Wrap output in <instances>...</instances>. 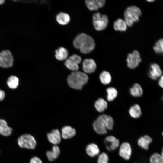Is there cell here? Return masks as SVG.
Instances as JSON below:
<instances>
[{
  "instance_id": "cell-1",
  "label": "cell",
  "mask_w": 163,
  "mask_h": 163,
  "mask_svg": "<svg viewBox=\"0 0 163 163\" xmlns=\"http://www.w3.org/2000/svg\"><path fill=\"white\" fill-rule=\"evenodd\" d=\"M73 45L75 48L79 50L82 53L87 54L94 49L95 43L91 37L85 33H81L75 37Z\"/></svg>"
},
{
  "instance_id": "cell-2",
  "label": "cell",
  "mask_w": 163,
  "mask_h": 163,
  "mask_svg": "<svg viewBox=\"0 0 163 163\" xmlns=\"http://www.w3.org/2000/svg\"><path fill=\"white\" fill-rule=\"evenodd\" d=\"M114 121L110 116L102 114L99 116L93 123V128L97 134H105L107 129L111 130L113 128Z\"/></svg>"
},
{
  "instance_id": "cell-3",
  "label": "cell",
  "mask_w": 163,
  "mask_h": 163,
  "mask_svg": "<svg viewBox=\"0 0 163 163\" xmlns=\"http://www.w3.org/2000/svg\"><path fill=\"white\" fill-rule=\"evenodd\" d=\"M88 79L85 73L79 71H74L68 77L67 83L71 88L77 90L81 89Z\"/></svg>"
},
{
  "instance_id": "cell-4",
  "label": "cell",
  "mask_w": 163,
  "mask_h": 163,
  "mask_svg": "<svg viewBox=\"0 0 163 163\" xmlns=\"http://www.w3.org/2000/svg\"><path fill=\"white\" fill-rule=\"evenodd\" d=\"M142 14L140 9L135 6L127 7L124 13V21L127 26H132L135 22H138Z\"/></svg>"
},
{
  "instance_id": "cell-5",
  "label": "cell",
  "mask_w": 163,
  "mask_h": 163,
  "mask_svg": "<svg viewBox=\"0 0 163 163\" xmlns=\"http://www.w3.org/2000/svg\"><path fill=\"white\" fill-rule=\"evenodd\" d=\"M92 21L94 28L97 31H101L105 29L109 22L108 17L106 15H101L99 12L94 14Z\"/></svg>"
},
{
  "instance_id": "cell-6",
  "label": "cell",
  "mask_w": 163,
  "mask_h": 163,
  "mask_svg": "<svg viewBox=\"0 0 163 163\" xmlns=\"http://www.w3.org/2000/svg\"><path fill=\"white\" fill-rule=\"evenodd\" d=\"M18 143L20 147L30 149H34L36 145L35 138L29 134H25L20 136L18 139Z\"/></svg>"
},
{
  "instance_id": "cell-7",
  "label": "cell",
  "mask_w": 163,
  "mask_h": 163,
  "mask_svg": "<svg viewBox=\"0 0 163 163\" xmlns=\"http://www.w3.org/2000/svg\"><path fill=\"white\" fill-rule=\"evenodd\" d=\"M14 59L11 52L8 50H5L0 52V66L3 68L11 67Z\"/></svg>"
},
{
  "instance_id": "cell-8",
  "label": "cell",
  "mask_w": 163,
  "mask_h": 163,
  "mask_svg": "<svg viewBox=\"0 0 163 163\" xmlns=\"http://www.w3.org/2000/svg\"><path fill=\"white\" fill-rule=\"evenodd\" d=\"M82 61V58L79 55H73L66 60L65 66L69 70L74 71H78L79 67L78 64Z\"/></svg>"
},
{
  "instance_id": "cell-9",
  "label": "cell",
  "mask_w": 163,
  "mask_h": 163,
  "mask_svg": "<svg viewBox=\"0 0 163 163\" xmlns=\"http://www.w3.org/2000/svg\"><path fill=\"white\" fill-rule=\"evenodd\" d=\"M126 60L127 66L129 68L133 69L136 68L141 61L139 52L135 50L132 53H129L127 56Z\"/></svg>"
},
{
  "instance_id": "cell-10",
  "label": "cell",
  "mask_w": 163,
  "mask_h": 163,
  "mask_svg": "<svg viewBox=\"0 0 163 163\" xmlns=\"http://www.w3.org/2000/svg\"><path fill=\"white\" fill-rule=\"evenodd\" d=\"M162 73L159 65L156 63H153L150 66L148 75L152 79L155 80L161 76Z\"/></svg>"
},
{
  "instance_id": "cell-11",
  "label": "cell",
  "mask_w": 163,
  "mask_h": 163,
  "mask_svg": "<svg viewBox=\"0 0 163 163\" xmlns=\"http://www.w3.org/2000/svg\"><path fill=\"white\" fill-rule=\"evenodd\" d=\"M132 153V149L130 144L128 142H124L120 146L119 154L120 156L124 159H130Z\"/></svg>"
},
{
  "instance_id": "cell-12",
  "label": "cell",
  "mask_w": 163,
  "mask_h": 163,
  "mask_svg": "<svg viewBox=\"0 0 163 163\" xmlns=\"http://www.w3.org/2000/svg\"><path fill=\"white\" fill-rule=\"evenodd\" d=\"M104 142L107 149L110 151L115 150L120 145L119 140L113 136H107L104 139Z\"/></svg>"
},
{
  "instance_id": "cell-13",
  "label": "cell",
  "mask_w": 163,
  "mask_h": 163,
  "mask_svg": "<svg viewBox=\"0 0 163 163\" xmlns=\"http://www.w3.org/2000/svg\"><path fill=\"white\" fill-rule=\"evenodd\" d=\"M97 66L95 61L91 59H85L82 63V69L86 73L94 72L96 69Z\"/></svg>"
},
{
  "instance_id": "cell-14",
  "label": "cell",
  "mask_w": 163,
  "mask_h": 163,
  "mask_svg": "<svg viewBox=\"0 0 163 163\" xmlns=\"http://www.w3.org/2000/svg\"><path fill=\"white\" fill-rule=\"evenodd\" d=\"M105 0H86V5L88 8L91 10H97L105 5Z\"/></svg>"
},
{
  "instance_id": "cell-15",
  "label": "cell",
  "mask_w": 163,
  "mask_h": 163,
  "mask_svg": "<svg viewBox=\"0 0 163 163\" xmlns=\"http://www.w3.org/2000/svg\"><path fill=\"white\" fill-rule=\"evenodd\" d=\"M48 140L51 143L56 145L59 144L61 139V135L59 131L57 129L53 130L47 134Z\"/></svg>"
},
{
  "instance_id": "cell-16",
  "label": "cell",
  "mask_w": 163,
  "mask_h": 163,
  "mask_svg": "<svg viewBox=\"0 0 163 163\" xmlns=\"http://www.w3.org/2000/svg\"><path fill=\"white\" fill-rule=\"evenodd\" d=\"M152 139L151 137L147 135H145L140 137L138 140L137 143L142 148L148 150L149 145L152 143Z\"/></svg>"
},
{
  "instance_id": "cell-17",
  "label": "cell",
  "mask_w": 163,
  "mask_h": 163,
  "mask_svg": "<svg viewBox=\"0 0 163 163\" xmlns=\"http://www.w3.org/2000/svg\"><path fill=\"white\" fill-rule=\"evenodd\" d=\"M12 128L9 127L6 121L0 119V134L5 136H8L11 133Z\"/></svg>"
},
{
  "instance_id": "cell-18",
  "label": "cell",
  "mask_w": 163,
  "mask_h": 163,
  "mask_svg": "<svg viewBox=\"0 0 163 163\" xmlns=\"http://www.w3.org/2000/svg\"><path fill=\"white\" fill-rule=\"evenodd\" d=\"M76 134L75 129L69 126L64 127L62 129L61 135L65 139L71 138Z\"/></svg>"
},
{
  "instance_id": "cell-19",
  "label": "cell",
  "mask_w": 163,
  "mask_h": 163,
  "mask_svg": "<svg viewBox=\"0 0 163 163\" xmlns=\"http://www.w3.org/2000/svg\"><path fill=\"white\" fill-rule=\"evenodd\" d=\"M87 154L91 157H94L98 155L100 152L98 146L94 143H90L88 145L86 148Z\"/></svg>"
},
{
  "instance_id": "cell-20",
  "label": "cell",
  "mask_w": 163,
  "mask_h": 163,
  "mask_svg": "<svg viewBox=\"0 0 163 163\" xmlns=\"http://www.w3.org/2000/svg\"><path fill=\"white\" fill-rule=\"evenodd\" d=\"M60 153V149L57 145H54L52 147L51 151H48L46 152V155L50 161H52L56 159Z\"/></svg>"
},
{
  "instance_id": "cell-21",
  "label": "cell",
  "mask_w": 163,
  "mask_h": 163,
  "mask_svg": "<svg viewBox=\"0 0 163 163\" xmlns=\"http://www.w3.org/2000/svg\"><path fill=\"white\" fill-rule=\"evenodd\" d=\"M55 56L57 59L59 61L66 60L68 55L67 50L63 47H60L55 51Z\"/></svg>"
},
{
  "instance_id": "cell-22",
  "label": "cell",
  "mask_w": 163,
  "mask_h": 163,
  "mask_svg": "<svg viewBox=\"0 0 163 163\" xmlns=\"http://www.w3.org/2000/svg\"><path fill=\"white\" fill-rule=\"evenodd\" d=\"M127 26L124 20L121 18L117 19L113 24V28L117 31H125L127 29Z\"/></svg>"
},
{
  "instance_id": "cell-23",
  "label": "cell",
  "mask_w": 163,
  "mask_h": 163,
  "mask_svg": "<svg viewBox=\"0 0 163 163\" xmlns=\"http://www.w3.org/2000/svg\"><path fill=\"white\" fill-rule=\"evenodd\" d=\"M56 20L60 24L65 25L70 21V17L69 15L66 13L60 12L56 16Z\"/></svg>"
},
{
  "instance_id": "cell-24",
  "label": "cell",
  "mask_w": 163,
  "mask_h": 163,
  "mask_svg": "<svg viewBox=\"0 0 163 163\" xmlns=\"http://www.w3.org/2000/svg\"><path fill=\"white\" fill-rule=\"evenodd\" d=\"M130 92L133 96L139 97L142 95L143 90L140 85L138 83H135L130 89Z\"/></svg>"
},
{
  "instance_id": "cell-25",
  "label": "cell",
  "mask_w": 163,
  "mask_h": 163,
  "mask_svg": "<svg viewBox=\"0 0 163 163\" xmlns=\"http://www.w3.org/2000/svg\"><path fill=\"white\" fill-rule=\"evenodd\" d=\"M129 113L131 117L134 118H139L142 113L140 107L137 104H135L131 107Z\"/></svg>"
},
{
  "instance_id": "cell-26",
  "label": "cell",
  "mask_w": 163,
  "mask_h": 163,
  "mask_svg": "<svg viewBox=\"0 0 163 163\" xmlns=\"http://www.w3.org/2000/svg\"><path fill=\"white\" fill-rule=\"evenodd\" d=\"M95 107L99 112L104 111L107 108V102L103 99L100 98L97 100L95 103Z\"/></svg>"
},
{
  "instance_id": "cell-27",
  "label": "cell",
  "mask_w": 163,
  "mask_h": 163,
  "mask_svg": "<svg viewBox=\"0 0 163 163\" xmlns=\"http://www.w3.org/2000/svg\"><path fill=\"white\" fill-rule=\"evenodd\" d=\"M19 80L16 76L12 75L9 77L7 82L8 87L11 89L16 88L19 85Z\"/></svg>"
},
{
  "instance_id": "cell-28",
  "label": "cell",
  "mask_w": 163,
  "mask_h": 163,
  "mask_svg": "<svg viewBox=\"0 0 163 163\" xmlns=\"http://www.w3.org/2000/svg\"><path fill=\"white\" fill-rule=\"evenodd\" d=\"M99 78L101 82L104 85L109 84L111 80V76L110 73L107 71H103L100 74Z\"/></svg>"
},
{
  "instance_id": "cell-29",
  "label": "cell",
  "mask_w": 163,
  "mask_h": 163,
  "mask_svg": "<svg viewBox=\"0 0 163 163\" xmlns=\"http://www.w3.org/2000/svg\"><path fill=\"white\" fill-rule=\"evenodd\" d=\"M107 93V99L109 101H111L114 100L117 95V91L113 87H110L106 89Z\"/></svg>"
},
{
  "instance_id": "cell-30",
  "label": "cell",
  "mask_w": 163,
  "mask_h": 163,
  "mask_svg": "<svg viewBox=\"0 0 163 163\" xmlns=\"http://www.w3.org/2000/svg\"><path fill=\"white\" fill-rule=\"evenodd\" d=\"M153 49L155 53L163 55V39L160 38L156 41Z\"/></svg>"
},
{
  "instance_id": "cell-31",
  "label": "cell",
  "mask_w": 163,
  "mask_h": 163,
  "mask_svg": "<svg viewBox=\"0 0 163 163\" xmlns=\"http://www.w3.org/2000/svg\"><path fill=\"white\" fill-rule=\"evenodd\" d=\"M149 162L150 163H163V158L161 154L154 153L150 156Z\"/></svg>"
},
{
  "instance_id": "cell-32",
  "label": "cell",
  "mask_w": 163,
  "mask_h": 163,
  "mask_svg": "<svg viewBox=\"0 0 163 163\" xmlns=\"http://www.w3.org/2000/svg\"><path fill=\"white\" fill-rule=\"evenodd\" d=\"M109 160V158L107 154L104 152L99 155L97 162V163H108Z\"/></svg>"
},
{
  "instance_id": "cell-33",
  "label": "cell",
  "mask_w": 163,
  "mask_h": 163,
  "mask_svg": "<svg viewBox=\"0 0 163 163\" xmlns=\"http://www.w3.org/2000/svg\"><path fill=\"white\" fill-rule=\"evenodd\" d=\"M30 163H42L41 160L37 157H34L30 160Z\"/></svg>"
},
{
  "instance_id": "cell-34",
  "label": "cell",
  "mask_w": 163,
  "mask_h": 163,
  "mask_svg": "<svg viewBox=\"0 0 163 163\" xmlns=\"http://www.w3.org/2000/svg\"><path fill=\"white\" fill-rule=\"evenodd\" d=\"M158 84L160 87L163 88V75L159 78Z\"/></svg>"
},
{
  "instance_id": "cell-35",
  "label": "cell",
  "mask_w": 163,
  "mask_h": 163,
  "mask_svg": "<svg viewBox=\"0 0 163 163\" xmlns=\"http://www.w3.org/2000/svg\"><path fill=\"white\" fill-rule=\"evenodd\" d=\"M5 93L2 90L0 89V101L3 100L5 97Z\"/></svg>"
},
{
  "instance_id": "cell-36",
  "label": "cell",
  "mask_w": 163,
  "mask_h": 163,
  "mask_svg": "<svg viewBox=\"0 0 163 163\" xmlns=\"http://www.w3.org/2000/svg\"><path fill=\"white\" fill-rule=\"evenodd\" d=\"M5 2V0H0V5L2 4Z\"/></svg>"
},
{
  "instance_id": "cell-37",
  "label": "cell",
  "mask_w": 163,
  "mask_h": 163,
  "mask_svg": "<svg viewBox=\"0 0 163 163\" xmlns=\"http://www.w3.org/2000/svg\"><path fill=\"white\" fill-rule=\"evenodd\" d=\"M161 155L163 158V147H162L161 150Z\"/></svg>"
},
{
  "instance_id": "cell-38",
  "label": "cell",
  "mask_w": 163,
  "mask_h": 163,
  "mask_svg": "<svg viewBox=\"0 0 163 163\" xmlns=\"http://www.w3.org/2000/svg\"><path fill=\"white\" fill-rule=\"evenodd\" d=\"M154 0H148V1L149 2H154Z\"/></svg>"
},
{
  "instance_id": "cell-39",
  "label": "cell",
  "mask_w": 163,
  "mask_h": 163,
  "mask_svg": "<svg viewBox=\"0 0 163 163\" xmlns=\"http://www.w3.org/2000/svg\"><path fill=\"white\" fill-rule=\"evenodd\" d=\"M162 136H163V132H162Z\"/></svg>"
}]
</instances>
